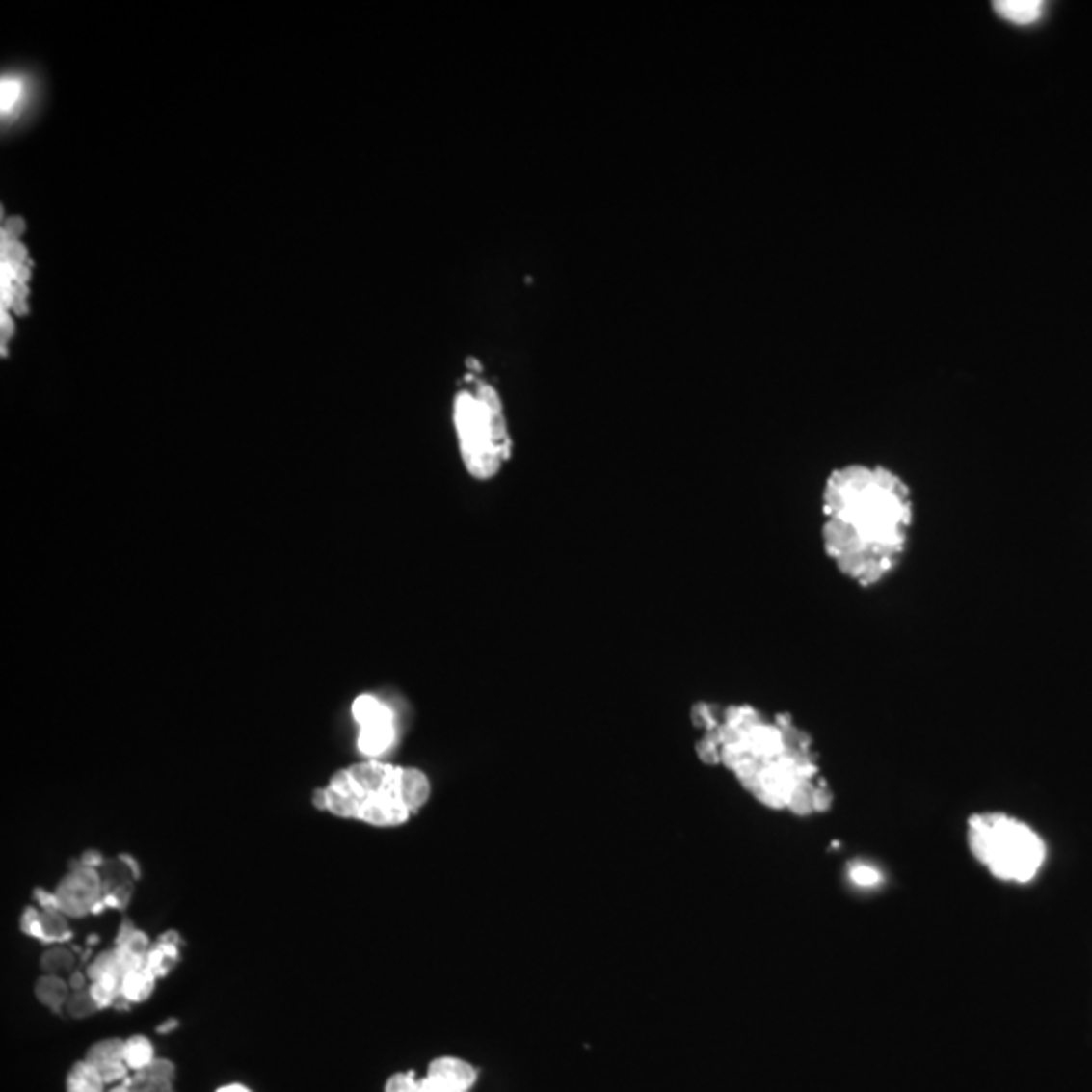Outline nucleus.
Here are the masks:
<instances>
[{"label":"nucleus","instance_id":"1","mask_svg":"<svg viewBox=\"0 0 1092 1092\" xmlns=\"http://www.w3.org/2000/svg\"><path fill=\"white\" fill-rule=\"evenodd\" d=\"M819 537L836 573L858 589H876L900 571L917 524L911 484L882 464L832 469L819 493Z\"/></svg>","mask_w":1092,"mask_h":1092},{"label":"nucleus","instance_id":"2","mask_svg":"<svg viewBox=\"0 0 1092 1092\" xmlns=\"http://www.w3.org/2000/svg\"><path fill=\"white\" fill-rule=\"evenodd\" d=\"M692 720L706 731L696 747L700 759L710 765L723 763L767 806L808 813L828 803L830 791L819 775L812 740L791 716L767 720L745 705L720 712L710 705H696Z\"/></svg>","mask_w":1092,"mask_h":1092},{"label":"nucleus","instance_id":"3","mask_svg":"<svg viewBox=\"0 0 1092 1092\" xmlns=\"http://www.w3.org/2000/svg\"><path fill=\"white\" fill-rule=\"evenodd\" d=\"M429 795L431 783L423 771L368 759L330 777L328 786L314 793V806L375 828H397L425 806Z\"/></svg>","mask_w":1092,"mask_h":1092},{"label":"nucleus","instance_id":"4","mask_svg":"<svg viewBox=\"0 0 1092 1092\" xmlns=\"http://www.w3.org/2000/svg\"><path fill=\"white\" fill-rule=\"evenodd\" d=\"M453 427L469 476L476 480L498 476L512 458V438L498 388L473 379V386L460 390L453 401Z\"/></svg>","mask_w":1092,"mask_h":1092},{"label":"nucleus","instance_id":"5","mask_svg":"<svg viewBox=\"0 0 1092 1092\" xmlns=\"http://www.w3.org/2000/svg\"><path fill=\"white\" fill-rule=\"evenodd\" d=\"M970 843L989 872L1012 882L1032 880L1046 856L1036 832L1005 813L973 815L970 819Z\"/></svg>","mask_w":1092,"mask_h":1092},{"label":"nucleus","instance_id":"6","mask_svg":"<svg viewBox=\"0 0 1092 1092\" xmlns=\"http://www.w3.org/2000/svg\"><path fill=\"white\" fill-rule=\"evenodd\" d=\"M23 223L11 219L3 229V245H0V304H3V355H7V338L13 334V316L27 314L29 302V281H31V261L27 247L20 241Z\"/></svg>","mask_w":1092,"mask_h":1092},{"label":"nucleus","instance_id":"7","mask_svg":"<svg viewBox=\"0 0 1092 1092\" xmlns=\"http://www.w3.org/2000/svg\"><path fill=\"white\" fill-rule=\"evenodd\" d=\"M359 725V751L368 759H381L397 743V718L381 698L360 694L353 703Z\"/></svg>","mask_w":1092,"mask_h":1092},{"label":"nucleus","instance_id":"8","mask_svg":"<svg viewBox=\"0 0 1092 1092\" xmlns=\"http://www.w3.org/2000/svg\"><path fill=\"white\" fill-rule=\"evenodd\" d=\"M59 906L67 917H86L90 913L101 911V898H104V884L101 874L95 868L81 866L77 862L75 868L59 882L57 891Z\"/></svg>","mask_w":1092,"mask_h":1092},{"label":"nucleus","instance_id":"9","mask_svg":"<svg viewBox=\"0 0 1092 1092\" xmlns=\"http://www.w3.org/2000/svg\"><path fill=\"white\" fill-rule=\"evenodd\" d=\"M173 1079H174V1064L164 1058H154L146 1068L138 1070L132 1079H126V1084L132 1092H173Z\"/></svg>","mask_w":1092,"mask_h":1092},{"label":"nucleus","instance_id":"10","mask_svg":"<svg viewBox=\"0 0 1092 1092\" xmlns=\"http://www.w3.org/2000/svg\"><path fill=\"white\" fill-rule=\"evenodd\" d=\"M427 1077L441 1079L451 1088H456L460 1092H467L473 1086V1082H476L478 1073L473 1070V1066H469L467 1062H464L460 1058L443 1056V1058H436L434 1062L429 1064Z\"/></svg>","mask_w":1092,"mask_h":1092},{"label":"nucleus","instance_id":"11","mask_svg":"<svg viewBox=\"0 0 1092 1092\" xmlns=\"http://www.w3.org/2000/svg\"><path fill=\"white\" fill-rule=\"evenodd\" d=\"M35 996L40 1003L49 1007L51 1012L61 1014V1012H66V1003L71 996V987H69L67 979L45 973L43 977H39L37 983H35Z\"/></svg>","mask_w":1092,"mask_h":1092},{"label":"nucleus","instance_id":"12","mask_svg":"<svg viewBox=\"0 0 1092 1092\" xmlns=\"http://www.w3.org/2000/svg\"><path fill=\"white\" fill-rule=\"evenodd\" d=\"M69 917L61 909L40 911V920L33 926L29 937H35L43 943H59L67 941L71 937L69 929Z\"/></svg>","mask_w":1092,"mask_h":1092},{"label":"nucleus","instance_id":"13","mask_svg":"<svg viewBox=\"0 0 1092 1092\" xmlns=\"http://www.w3.org/2000/svg\"><path fill=\"white\" fill-rule=\"evenodd\" d=\"M994 9L1001 18L1014 25H1032L1044 13L1040 0H999V3H994Z\"/></svg>","mask_w":1092,"mask_h":1092},{"label":"nucleus","instance_id":"14","mask_svg":"<svg viewBox=\"0 0 1092 1092\" xmlns=\"http://www.w3.org/2000/svg\"><path fill=\"white\" fill-rule=\"evenodd\" d=\"M66 1088L67 1092H104L106 1082L95 1066H92L88 1060H81L71 1066Z\"/></svg>","mask_w":1092,"mask_h":1092},{"label":"nucleus","instance_id":"15","mask_svg":"<svg viewBox=\"0 0 1092 1092\" xmlns=\"http://www.w3.org/2000/svg\"><path fill=\"white\" fill-rule=\"evenodd\" d=\"M123 1044L126 1040H120V1038H108V1040H99L93 1046H90L86 1060L95 1066L99 1073L101 1070H106L110 1066L121 1064L123 1062Z\"/></svg>","mask_w":1092,"mask_h":1092},{"label":"nucleus","instance_id":"16","mask_svg":"<svg viewBox=\"0 0 1092 1092\" xmlns=\"http://www.w3.org/2000/svg\"><path fill=\"white\" fill-rule=\"evenodd\" d=\"M154 981H156V977L146 970V967H142V970H134L126 977H123L120 998L123 1001H142L144 998H148V994L152 992Z\"/></svg>","mask_w":1092,"mask_h":1092},{"label":"nucleus","instance_id":"17","mask_svg":"<svg viewBox=\"0 0 1092 1092\" xmlns=\"http://www.w3.org/2000/svg\"><path fill=\"white\" fill-rule=\"evenodd\" d=\"M154 1046L146 1036H132L123 1044V1062L134 1073L154 1062Z\"/></svg>","mask_w":1092,"mask_h":1092},{"label":"nucleus","instance_id":"18","mask_svg":"<svg viewBox=\"0 0 1092 1092\" xmlns=\"http://www.w3.org/2000/svg\"><path fill=\"white\" fill-rule=\"evenodd\" d=\"M40 970L49 975L64 977L66 973L75 972V955L66 949V946H51L40 957Z\"/></svg>","mask_w":1092,"mask_h":1092},{"label":"nucleus","instance_id":"19","mask_svg":"<svg viewBox=\"0 0 1092 1092\" xmlns=\"http://www.w3.org/2000/svg\"><path fill=\"white\" fill-rule=\"evenodd\" d=\"M27 95V84L25 79L9 75L3 77V116H14L20 108H23V101Z\"/></svg>","mask_w":1092,"mask_h":1092},{"label":"nucleus","instance_id":"20","mask_svg":"<svg viewBox=\"0 0 1092 1092\" xmlns=\"http://www.w3.org/2000/svg\"><path fill=\"white\" fill-rule=\"evenodd\" d=\"M97 1009L99 1007H97L90 989H84V992H73V996H69V999L66 1003V1014L69 1018H75V1020L90 1018L97 1012Z\"/></svg>","mask_w":1092,"mask_h":1092},{"label":"nucleus","instance_id":"21","mask_svg":"<svg viewBox=\"0 0 1092 1092\" xmlns=\"http://www.w3.org/2000/svg\"><path fill=\"white\" fill-rule=\"evenodd\" d=\"M419 1082L415 1080L413 1073H399L386 1080L385 1092H417Z\"/></svg>","mask_w":1092,"mask_h":1092},{"label":"nucleus","instance_id":"22","mask_svg":"<svg viewBox=\"0 0 1092 1092\" xmlns=\"http://www.w3.org/2000/svg\"><path fill=\"white\" fill-rule=\"evenodd\" d=\"M121 949H126L132 955H148V937L136 931L128 943L121 945Z\"/></svg>","mask_w":1092,"mask_h":1092},{"label":"nucleus","instance_id":"23","mask_svg":"<svg viewBox=\"0 0 1092 1092\" xmlns=\"http://www.w3.org/2000/svg\"><path fill=\"white\" fill-rule=\"evenodd\" d=\"M417 1092H460L456 1088H451L447 1082H443L441 1079L436 1077H427L425 1080L419 1082V1090Z\"/></svg>","mask_w":1092,"mask_h":1092},{"label":"nucleus","instance_id":"24","mask_svg":"<svg viewBox=\"0 0 1092 1092\" xmlns=\"http://www.w3.org/2000/svg\"><path fill=\"white\" fill-rule=\"evenodd\" d=\"M35 902L40 904V911H49V909H61L59 906V898L55 892H47L43 889H37L33 894Z\"/></svg>","mask_w":1092,"mask_h":1092},{"label":"nucleus","instance_id":"25","mask_svg":"<svg viewBox=\"0 0 1092 1092\" xmlns=\"http://www.w3.org/2000/svg\"><path fill=\"white\" fill-rule=\"evenodd\" d=\"M39 920H40V911L35 909V906H27V909L23 911V915H20V931L29 935L31 929H33V926H35Z\"/></svg>","mask_w":1092,"mask_h":1092},{"label":"nucleus","instance_id":"26","mask_svg":"<svg viewBox=\"0 0 1092 1092\" xmlns=\"http://www.w3.org/2000/svg\"><path fill=\"white\" fill-rule=\"evenodd\" d=\"M852 878L862 886H872V884L878 882V874L872 868H866V866H856L852 870Z\"/></svg>","mask_w":1092,"mask_h":1092},{"label":"nucleus","instance_id":"27","mask_svg":"<svg viewBox=\"0 0 1092 1092\" xmlns=\"http://www.w3.org/2000/svg\"><path fill=\"white\" fill-rule=\"evenodd\" d=\"M79 864H81V866H88V868H95V870H99V868H101V866H104V864H106V858H104V856H101L99 852H86L84 856H81V858H79Z\"/></svg>","mask_w":1092,"mask_h":1092},{"label":"nucleus","instance_id":"28","mask_svg":"<svg viewBox=\"0 0 1092 1092\" xmlns=\"http://www.w3.org/2000/svg\"><path fill=\"white\" fill-rule=\"evenodd\" d=\"M88 981H90L88 973L77 972V970H75L73 973H69V979H67V983H69V987H71V992H84V989H90V987H88Z\"/></svg>","mask_w":1092,"mask_h":1092},{"label":"nucleus","instance_id":"29","mask_svg":"<svg viewBox=\"0 0 1092 1092\" xmlns=\"http://www.w3.org/2000/svg\"><path fill=\"white\" fill-rule=\"evenodd\" d=\"M134 933H136V929H134V924H132V922H128V920H126V922H123V924H121V926H120V931H118V939H116V946H121V945H123V943H128V941H130V937H132V935H134Z\"/></svg>","mask_w":1092,"mask_h":1092},{"label":"nucleus","instance_id":"30","mask_svg":"<svg viewBox=\"0 0 1092 1092\" xmlns=\"http://www.w3.org/2000/svg\"><path fill=\"white\" fill-rule=\"evenodd\" d=\"M158 943H162V945H174V946H176V945H178V933H174V931H173V933H164V935L158 939Z\"/></svg>","mask_w":1092,"mask_h":1092},{"label":"nucleus","instance_id":"31","mask_svg":"<svg viewBox=\"0 0 1092 1092\" xmlns=\"http://www.w3.org/2000/svg\"><path fill=\"white\" fill-rule=\"evenodd\" d=\"M217 1092H252V1090L247 1088V1086H243V1084H226V1086L219 1088Z\"/></svg>","mask_w":1092,"mask_h":1092},{"label":"nucleus","instance_id":"32","mask_svg":"<svg viewBox=\"0 0 1092 1092\" xmlns=\"http://www.w3.org/2000/svg\"><path fill=\"white\" fill-rule=\"evenodd\" d=\"M176 1025H178V1022H176V1020H169L167 1024L158 1025V1034H167V1032H169V1029H174Z\"/></svg>","mask_w":1092,"mask_h":1092},{"label":"nucleus","instance_id":"33","mask_svg":"<svg viewBox=\"0 0 1092 1092\" xmlns=\"http://www.w3.org/2000/svg\"><path fill=\"white\" fill-rule=\"evenodd\" d=\"M108 1092H132V1088L126 1084V1080H123V1082H120L118 1086H114L112 1090H108Z\"/></svg>","mask_w":1092,"mask_h":1092}]
</instances>
